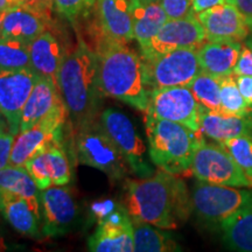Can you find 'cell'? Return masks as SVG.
<instances>
[{
    "label": "cell",
    "instance_id": "obj_1",
    "mask_svg": "<svg viewBox=\"0 0 252 252\" xmlns=\"http://www.w3.org/2000/svg\"><path fill=\"white\" fill-rule=\"evenodd\" d=\"M125 203L132 219L163 230L179 228L193 212L191 195L178 175L159 171L125 184Z\"/></svg>",
    "mask_w": 252,
    "mask_h": 252
},
{
    "label": "cell",
    "instance_id": "obj_2",
    "mask_svg": "<svg viewBox=\"0 0 252 252\" xmlns=\"http://www.w3.org/2000/svg\"><path fill=\"white\" fill-rule=\"evenodd\" d=\"M58 87L75 128L100 117L105 96L99 87L97 56L80 35L76 46L65 53L58 75Z\"/></svg>",
    "mask_w": 252,
    "mask_h": 252
},
{
    "label": "cell",
    "instance_id": "obj_3",
    "mask_svg": "<svg viewBox=\"0 0 252 252\" xmlns=\"http://www.w3.org/2000/svg\"><path fill=\"white\" fill-rule=\"evenodd\" d=\"M98 62L99 87L105 97H111L145 112L149 91L145 86L143 59L127 43L99 36L94 49Z\"/></svg>",
    "mask_w": 252,
    "mask_h": 252
},
{
    "label": "cell",
    "instance_id": "obj_4",
    "mask_svg": "<svg viewBox=\"0 0 252 252\" xmlns=\"http://www.w3.org/2000/svg\"><path fill=\"white\" fill-rule=\"evenodd\" d=\"M150 159L158 168L174 175L190 173L197 141L203 134L179 123L145 116Z\"/></svg>",
    "mask_w": 252,
    "mask_h": 252
},
{
    "label": "cell",
    "instance_id": "obj_5",
    "mask_svg": "<svg viewBox=\"0 0 252 252\" xmlns=\"http://www.w3.org/2000/svg\"><path fill=\"white\" fill-rule=\"evenodd\" d=\"M75 152L81 163L99 169L111 180H122L132 173L99 118L76 128Z\"/></svg>",
    "mask_w": 252,
    "mask_h": 252
},
{
    "label": "cell",
    "instance_id": "obj_6",
    "mask_svg": "<svg viewBox=\"0 0 252 252\" xmlns=\"http://www.w3.org/2000/svg\"><path fill=\"white\" fill-rule=\"evenodd\" d=\"M193 210L204 224L220 226L252 204V190L198 181L191 191Z\"/></svg>",
    "mask_w": 252,
    "mask_h": 252
},
{
    "label": "cell",
    "instance_id": "obj_7",
    "mask_svg": "<svg viewBox=\"0 0 252 252\" xmlns=\"http://www.w3.org/2000/svg\"><path fill=\"white\" fill-rule=\"evenodd\" d=\"M93 212L97 217V228L88 241V249L94 252L134 251L133 224L124 204L111 200L94 203Z\"/></svg>",
    "mask_w": 252,
    "mask_h": 252
},
{
    "label": "cell",
    "instance_id": "obj_8",
    "mask_svg": "<svg viewBox=\"0 0 252 252\" xmlns=\"http://www.w3.org/2000/svg\"><path fill=\"white\" fill-rule=\"evenodd\" d=\"M190 174L208 184L252 188V179L242 171L224 145L207 143L203 137L194 150Z\"/></svg>",
    "mask_w": 252,
    "mask_h": 252
},
{
    "label": "cell",
    "instance_id": "obj_9",
    "mask_svg": "<svg viewBox=\"0 0 252 252\" xmlns=\"http://www.w3.org/2000/svg\"><path fill=\"white\" fill-rule=\"evenodd\" d=\"M147 91L188 87L201 71L196 48H181L152 59H143Z\"/></svg>",
    "mask_w": 252,
    "mask_h": 252
},
{
    "label": "cell",
    "instance_id": "obj_10",
    "mask_svg": "<svg viewBox=\"0 0 252 252\" xmlns=\"http://www.w3.org/2000/svg\"><path fill=\"white\" fill-rule=\"evenodd\" d=\"M145 113L154 118L179 123L201 133V106L188 87H169L150 91Z\"/></svg>",
    "mask_w": 252,
    "mask_h": 252
},
{
    "label": "cell",
    "instance_id": "obj_11",
    "mask_svg": "<svg viewBox=\"0 0 252 252\" xmlns=\"http://www.w3.org/2000/svg\"><path fill=\"white\" fill-rule=\"evenodd\" d=\"M99 119L125 158L132 173L139 178L153 175L156 172L146 158V147L130 119L113 109L104 110Z\"/></svg>",
    "mask_w": 252,
    "mask_h": 252
},
{
    "label": "cell",
    "instance_id": "obj_12",
    "mask_svg": "<svg viewBox=\"0 0 252 252\" xmlns=\"http://www.w3.org/2000/svg\"><path fill=\"white\" fill-rule=\"evenodd\" d=\"M206 40V32L195 13L180 19H168L150 45L141 49V59H152L181 48L198 49Z\"/></svg>",
    "mask_w": 252,
    "mask_h": 252
},
{
    "label": "cell",
    "instance_id": "obj_13",
    "mask_svg": "<svg viewBox=\"0 0 252 252\" xmlns=\"http://www.w3.org/2000/svg\"><path fill=\"white\" fill-rule=\"evenodd\" d=\"M69 117L67 110L53 113L14 137L9 165L25 166L30 159L54 143L62 141L63 127Z\"/></svg>",
    "mask_w": 252,
    "mask_h": 252
},
{
    "label": "cell",
    "instance_id": "obj_14",
    "mask_svg": "<svg viewBox=\"0 0 252 252\" xmlns=\"http://www.w3.org/2000/svg\"><path fill=\"white\" fill-rule=\"evenodd\" d=\"M39 201L43 237H58L70 231L78 217V206L67 185L40 190Z\"/></svg>",
    "mask_w": 252,
    "mask_h": 252
},
{
    "label": "cell",
    "instance_id": "obj_15",
    "mask_svg": "<svg viewBox=\"0 0 252 252\" xmlns=\"http://www.w3.org/2000/svg\"><path fill=\"white\" fill-rule=\"evenodd\" d=\"M39 75L33 69L6 70L0 68V112L8 123L9 131L17 135L23 109Z\"/></svg>",
    "mask_w": 252,
    "mask_h": 252
},
{
    "label": "cell",
    "instance_id": "obj_16",
    "mask_svg": "<svg viewBox=\"0 0 252 252\" xmlns=\"http://www.w3.org/2000/svg\"><path fill=\"white\" fill-rule=\"evenodd\" d=\"M27 168L40 190L52 186H64L71 180L69 158L62 141L54 143L27 161Z\"/></svg>",
    "mask_w": 252,
    "mask_h": 252
},
{
    "label": "cell",
    "instance_id": "obj_17",
    "mask_svg": "<svg viewBox=\"0 0 252 252\" xmlns=\"http://www.w3.org/2000/svg\"><path fill=\"white\" fill-rule=\"evenodd\" d=\"M0 215L19 234L31 238H43L39 200L0 189Z\"/></svg>",
    "mask_w": 252,
    "mask_h": 252
},
{
    "label": "cell",
    "instance_id": "obj_18",
    "mask_svg": "<svg viewBox=\"0 0 252 252\" xmlns=\"http://www.w3.org/2000/svg\"><path fill=\"white\" fill-rule=\"evenodd\" d=\"M196 17L206 32L207 40L242 42L250 34V30L238 9L228 2L196 13Z\"/></svg>",
    "mask_w": 252,
    "mask_h": 252
},
{
    "label": "cell",
    "instance_id": "obj_19",
    "mask_svg": "<svg viewBox=\"0 0 252 252\" xmlns=\"http://www.w3.org/2000/svg\"><path fill=\"white\" fill-rule=\"evenodd\" d=\"M52 17L34 11L27 6H15L0 12V37L31 43L48 30Z\"/></svg>",
    "mask_w": 252,
    "mask_h": 252
},
{
    "label": "cell",
    "instance_id": "obj_20",
    "mask_svg": "<svg viewBox=\"0 0 252 252\" xmlns=\"http://www.w3.org/2000/svg\"><path fill=\"white\" fill-rule=\"evenodd\" d=\"M63 110L67 108L58 84L46 77H39L23 109L19 132L27 130L48 116Z\"/></svg>",
    "mask_w": 252,
    "mask_h": 252
},
{
    "label": "cell",
    "instance_id": "obj_21",
    "mask_svg": "<svg viewBox=\"0 0 252 252\" xmlns=\"http://www.w3.org/2000/svg\"><path fill=\"white\" fill-rule=\"evenodd\" d=\"M100 36L127 43L134 39L130 1L96 0Z\"/></svg>",
    "mask_w": 252,
    "mask_h": 252
},
{
    "label": "cell",
    "instance_id": "obj_22",
    "mask_svg": "<svg viewBox=\"0 0 252 252\" xmlns=\"http://www.w3.org/2000/svg\"><path fill=\"white\" fill-rule=\"evenodd\" d=\"M201 133L219 144L238 135H252V111L245 116L213 111L201 106Z\"/></svg>",
    "mask_w": 252,
    "mask_h": 252
},
{
    "label": "cell",
    "instance_id": "obj_23",
    "mask_svg": "<svg viewBox=\"0 0 252 252\" xmlns=\"http://www.w3.org/2000/svg\"><path fill=\"white\" fill-rule=\"evenodd\" d=\"M31 67L40 77L58 84V75L67 50L54 33L47 30L28 45Z\"/></svg>",
    "mask_w": 252,
    "mask_h": 252
},
{
    "label": "cell",
    "instance_id": "obj_24",
    "mask_svg": "<svg viewBox=\"0 0 252 252\" xmlns=\"http://www.w3.org/2000/svg\"><path fill=\"white\" fill-rule=\"evenodd\" d=\"M242 50V43L228 40H207L197 49L201 70L217 77L234 74Z\"/></svg>",
    "mask_w": 252,
    "mask_h": 252
},
{
    "label": "cell",
    "instance_id": "obj_25",
    "mask_svg": "<svg viewBox=\"0 0 252 252\" xmlns=\"http://www.w3.org/2000/svg\"><path fill=\"white\" fill-rule=\"evenodd\" d=\"M130 1L134 39L138 41L140 50L150 45L160 28L168 20L160 1L143 2L140 0Z\"/></svg>",
    "mask_w": 252,
    "mask_h": 252
},
{
    "label": "cell",
    "instance_id": "obj_26",
    "mask_svg": "<svg viewBox=\"0 0 252 252\" xmlns=\"http://www.w3.org/2000/svg\"><path fill=\"white\" fill-rule=\"evenodd\" d=\"M132 219V217H131ZM133 224L134 251L137 252H171L180 251L181 249L172 238L158 226L132 219Z\"/></svg>",
    "mask_w": 252,
    "mask_h": 252
},
{
    "label": "cell",
    "instance_id": "obj_27",
    "mask_svg": "<svg viewBox=\"0 0 252 252\" xmlns=\"http://www.w3.org/2000/svg\"><path fill=\"white\" fill-rule=\"evenodd\" d=\"M220 230L230 250L252 252V204L223 223Z\"/></svg>",
    "mask_w": 252,
    "mask_h": 252
},
{
    "label": "cell",
    "instance_id": "obj_28",
    "mask_svg": "<svg viewBox=\"0 0 252 252\" xmlns=\"http://www.w3.org/2000/svg\"><path fill=\"white\" fill-rule=\"evenodd\" d=\"M0 189L39 200L40 189L25 166L8 165L4 167L0 171Z\"/></svg>",
    "mask_w": 252,
    "mask_h": 252
},
{
    "label": "cell",
    "instance_id": "obj_29",
    "mask_svg": "<svg viewBox=\"0 0 252 252\" xmlns=\"http://www.w3.org/2000/svg\"><path fill=\"white\" fill-rule=\"evenodd\" d=\"M220 78L222 77L214 76V75L201 70L197 76L190 82L188 88L193 93L195 99L197 100L200 106L207 110L220 111Z\"/></svg>",
    "mask_w": 252,
    "mask_h": 252
},
{
    "label": "cell",
    "instance_id": "obj_30",
    "mask_svg": "<svg viewBox=\"0 0 252 252\" xmlns=\"http://www.w3.org/2000/svg\"><path fill=\"white\" fill-rule=\"evenodd\" d=\"M28 45L20 40L0 37V68L6 70L32 69Z\"/></svg>",
    "mask_w": 252,
    "mask_h": 252
},
{
    "label": "cell",
    "instance_id": "obj_31",
    "mask_svg": "<svg viewBox=\"0 0 252 252\" xmlns=\"http://www.w3.org/2000/svg\"><path fill=\"white\" fill-rule=\"evenodd\" d=\"M220 111L223 112L230 113V115L245 116L252 111L238 89L234 74L220 78Z\"/></svg>",
    "mask_w": 252,
    "mask_h": 252
},
{
    "label": "cell",
    "instance_id": "obj_32",
    "mask_svg": "<svg viewBox=\"0 0 252 252\" xmlns=\"http://www.w3.org/2000/svg\"><path fill=\"white\" fill-rule=\"evenodd\" d=\"M223 145L242 171L252 179V135H238L226 140Z\"/></svg>",
    "mask_w": 252,
    "mask_h": 252
},
{
    "label": "cell",
    "instance_id": "obj_33",
    "mask_svg": "<svg viewBox=\"0 0 252 252\" xmlns=\"http://www.w3.org/2000/svg\"><path fill=\"white\" fill-rule=\"evenodd\" d=\"M94 4L96 0H54L56 11L70 21L86 15Z\"/></svg>",
    "mask_w": 252,
    "mask_h": 252
},
{
    "label": "cell",
    "instance_id": "obj_34",
    "mask_svg": "<svg viewBox=\"0 0 252 252\" xmlns=\"http://www.w3.org/2000/svg\"><path fill=\"white\" fill-rule=\"evenodd\" d=\"M168 19H180L195 13L190 0H160Z\"/></svg>",
    "mask_w": 252,
    "mask_h": 252
},
{
    "label": "cell",
    "instance_id": "obj_35",
    "mask_svg": "<svg viewBox=\"0 0 252 252\" xmlns=\"http://www.w3.org/2000/svg\"><path fill=\"white\" fill-rule=\"evenodd\" d=\"M234 75H248L252 76V47L242 45L241 54L234 69Z\"/></svg>",
    "mask_w": 252,
    "mask_h": 252
},
{
    "label": "cell",
    "instance_id": "obj_36",
    "mask_svg": "<svg viewBox=\"0 0 252 252\" xmlns=\"http://www.w3.org/2000/svg\"><path fill=\"white\" fill-rule=\"evenodd\" d=\"M15 134L11 131H6L0 133V171L9 165L11 159L12 146H13Z\"/></svg>",
    "mask_w": 252,
    "mask_h": 252
},
{
    "label": "cell",
    "instance_id": "obj_37",
    "mask_svg": "<svg viewBox=\"0 0 252 252\" xmlns=\"http://www.w3.org/2000/svg\"><path fill=\"white\" fill-rule=\"evenodd\" d=\"M236 83L248 106L252 110V76L248 75H235Z\"/></svg>",
    "mask_w": 252,
    "mask_h": 252
},
{
    "label": "cell",
    "instance_id": "obj_38",
    "mask_svg": "<svg viewBox=\"0 0 252 252\" xmlns=\"http://www.w3.org/2000/svg\"><path fill=\"white\" fill-rule=\"evenodd\" d=\"M230 5H234L242 14L249 30L252 32V0H225Z\"/></svg>",
    "mask_w": 252,
    "mask_h": 252
},
{
    "label": "cell",
    "instance_id": "obj_39",
    "mask_svg": "<svg viewBox=\"0 0 252 252\" xmlns=\"http://www.w3.org/2000/svg\"><path fill=\"white\" fill-rule=\"evenodd\" d=\"M24 4L34 11L52 17L53 8H55L54 0H24Z\"/></svg>",
    "mask_w": 252,
    "mask_h": 252
},
{
    "label": "cell",
    "instance_id": "obj_40",
    "mask_svg": "<svg viewBox=\"0 0 252 252\" xmlns=\"http://www.w3.org/2000/svg\"><path fill=\"white\" fill-rule=\"evenodd\" d=\"M191 1V7L195 14L200 13V12L206 11L208 8H212L216 5L224 4L225 0H190Z\"/></svg>",
    "mask_w": 252,
    "mask_h": 252
},
{
    "label": "cell",
    "instance_id": "obj_41",
    "mask_svg": "<svg viewBox=\"0 0 252 252\" xmlns=\"http://www.w3.org/2000/svg\"><path fill=\"white\" fill-rule=\"evenodd\" d=\"M21 5H25L24 0H0V12Z\"/></svg>",
    "mask_w": 252,
    "mask_h": 252
},
{
    "label": "cell",
    "instance_id": "obj_42",
    "mask_svg": "<svg viewBox=\"0 0 252 252\" xmlns=\"http://www.w3.org/2000/svg\"><path fill=\"white\" fill-rule=\"evenodd\" d=\"M6 131H9L8 123L4 117V115L0 112V133H2V132H6Z\"/></svg>",
    "mask_w": 252,
    "mask_h": 252
},
{
    "label": "cell",
    "instance_id": "obj_43",
    "mask_svg": "<svg viewBox=\"0 0 252 252\" xmlns=\"http://www.w3.org/2000/svg\"><path fill=\"white\" fill-rule=\"evenodd\" d=\"M8 250H9V245L7 242H6L4 235H2L1 231H0V252L8 251Z\"/></svg>",
    "mask_w": 252,
    "mask_h": 252
},
{
    "label": "cell",
    "instance_id": "obj_44",
    "mask_svg": "<svg viewBox=\"0 0 252 252\" xmlns=\"http://www.w3.org/2000/svg\"><path fill=\"white\" fill-rule=\"evenodd\" d=\"M245 43H247L248 46H250V47H252V32H251V36L249 37V39L245 41Z\"/></svg>",
    "mask_w": 252,
    "mask_h": 252
},
{
    "label": "cell",
    "instance_id": "obj_45",
    "mask_svg": "<svg viewBox=\"0 0 252 252\" xmlns=\"http://www.w3.org/2000/svg\"><path fill=\"white\" fill-rule=\"evenodd\" d=\"M143 2H156V1H160V0H140Z\"/></svg>",
    "mask_w": 252,
    "mask_h": 252
}]
</instances>
